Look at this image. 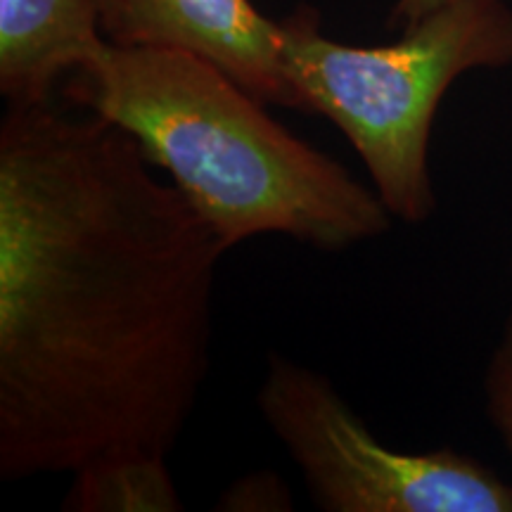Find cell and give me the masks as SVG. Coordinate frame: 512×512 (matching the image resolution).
<instances>
[{"mask_svg":"<svg viewBox=\"0 0 512 512\" xmlns=\"http://www.w3.org/2000/svg\"><path fill=\"white\" fill-rule=\"evenodd\" d=\"M107 41L185 50L266 105L302 110L283 69L280 22L261 15L252 0H131Z\"/></svg>","mask_w":512,"mask_h":512,"instance_id":"5b68a950","label":"cell"},{"mask_svg":"<svg viewBox=\"0 0 512 512\" xmlns=\"http://www.w3.org/2000/svg\"><path fill=\"white\" fill-rule=\"evenodd\" d=\"M131 0H0V93L50 102L119 27Z\"/></svg>","mask_w":512,"mask_h":512,"instance_id":"8992f818","label":"cell"},{"mask_svg":"<svg viewBox=\"0 0 512 512\" xmlns=\"http://www.w3.org/2000/svg\"><path fill=\"white\" fill-rule=\"evenodd\" d=\"M486 415L512 453V311L484 375Z\"/></svg>","mask_w":512,"mask_h":512,"instance_id":"ba28073f","label":"cell"},{"mask_svg":"<svg viewBox=\"0 0 512 512\" xmlns=\"http://www.w3.org/2000/svg\"><path fill=\"white\" fill-rule=\"evenodd\" d=\"M228 249L128 133L53 102L0 121V479L169 456Z\"/></svg>","mask_w":512,"mask_h":512,"instance_id":"6da1fadb","label":"cell"},{"mask_svg":"<svg viewBox=\"0 0 512 512\" xmlns=\"http://www.w3.org/2000/svg\"><path fill=\"white\" fill-rule=\"evenodd\" d=\"M223 510H290L285 484L273 475H252L230 486L221 498Z\"/></svg>","mask_w":512,"mask_h":512,"instance_id":"9c48e42d","label":"cell"},{"mask_svg":"<svg viewBox=\"0 0 512 512\" xmlns=\"http://www.w3.org/2000/svg\"><path fill=\"white\" fill-rule=\"evenodd\" d=\"M441 3H446V0H396L389 22L401 24V27L406 29V27H411V24L418 22V19L425 17L427 12L439 8Z\"/></svg>","mask_w":512,"mask_h":512,"instance_id":"30bf717a","label":"cell"},{"mask_svg":"<svg viewBox=\"0 0 512 512\" xmlns=\"http://www.w3.org/2000/svg\"><path fill=\"white\" fill-rule=\"evenodd\" d=\"M64 508L76 512H178L183 501L166 467V456L126 451L74 472Z\"/></svg>","mask_w":512,"mask_h":512,"instance_id":"52a82bcc","label":"cell"},{"mask_svg":"<svg viewBox=\"0 0 512 512\" xmlns=\"http://www.w3.org/2000/svg\"><path fill=\"white\" fill-rule=\"evenodd\" d=\"M280 57L304 112L347 136L394 219L425 223L437 209L430 140L448 88L475 69L512 64L505 0H446L389 46H347L302 8L280 22Z\"/></svg>","mask_w":512,"mask_h":512,"instance_id":"3957f363","label":"cell"},{"mask_svg":"<svg viewBox=\"0 0 512 512\" xmlns=\"http://www.w3.org/2000/svg\"><path fill=\"white\" fill-rule=\"evenodd\" d=\"M64 95L136 140L226 249L285 235L339 252L392 228L375 190L185 50L107 41L64 81Z\"/></svg>","mask_w":512,"mask_h":512,"instance_id":"7a4b0ae2","label":"cell"},{"mask_svg":"<svg viewBox=\"0 0 512 512\" xmlns=\"http://www.w3.org/2000/svg\"><path fill=\"white\" fill-rule=\"evenodd\" d=\"M256 406L320 510L512 512V484L484 463L382 444L328 377L283 354L268 356Z\"/></svg>","mask_w":512,"mask_h":512,"instance_id":"277c9868","label":"cell"}]
</instances>
